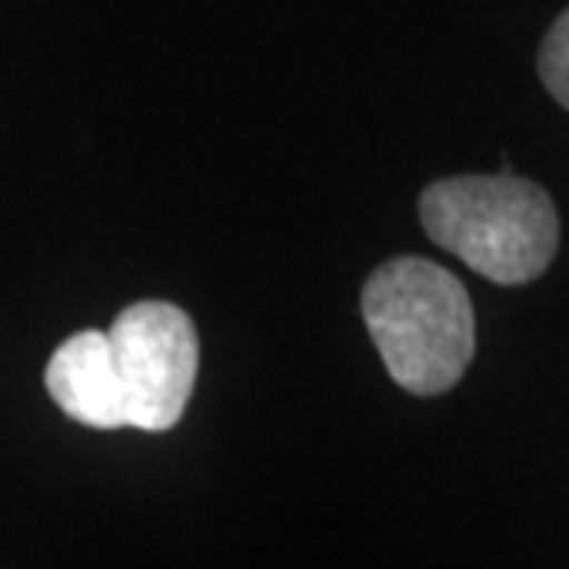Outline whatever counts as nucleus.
Here are the masks:
<instances>
[{
    "mask_svg": "<svg viewBox=\"0 0 569 569\" xmlns=\"http://www.w3.org/2000/svg\"><path fill=\"white\" fill-rule=\"evenodd\" d=\"M432 244L496 284L537 281L559 252V211L537 181L515 174L443 178L418 200Z\"/></svg>",
    "mask_w": 569,
    "mask_h": 569,
    "instance_id": "f03ea898",
    "label": "nucleus"
},
{
    "mask_svg": "<svg viewBox=\"0 0 569 569\" xmlns=\"http://www.w3.org/2000/svg\"><path fill=\"white\" fill-rule=\"evenodd\" d=\"M44 389L56 407L89 429H127L122 389L108 333L86 329L63 340L44 367Z\"/></svg>",
    "mask_w": 569,
    "mask_h": 569,
    "instance_id": "20e7f679",
    "label": "nucleus"
},
{
    "mask_svg": "<svg viewBox=\"0 0 569 569\" xmlns=\"http://www.w3.org/2000/svg\"><path fill=\"white\" fill-rule=\"evenodd\" d=\"M540 78L548 93L569 111V11L555 19V27L540 44Z\"/></svg>",
    "mask_w": 569,
    "mask_h": 569,
    "instance_id": "39448f33",
    "label": "nucleus"
},
{
    "mask_svg": "<svg viewBox=\"0 0 569 569\" xmlns=\"http://www.w3.org/2000/svg\"><path fill=\"white\" fill-rule=\"evenodd\" d=\"M127 429L167 432L181 422L200 370V340L174 303L127 307L108 329Z\"/></svg>",
    "mask_w": 569,
    "mask_h": 569,
    "instance_id": "7ed1b4c3",
    "label": "nucleus"
},
{
    "mask_svg": "<svg viewBox=\"0 0 569 569\" xmlns=\"http://www.w3.org/2000/svg\"><path fill=\"white\" fill-rule=\"evenodd\" d=\"M362 318L389 378L415 396L459 385L473 359V307L462 281L429 259L400 256L362 289Z\"/></svg>",
    "mask_w": 569,
    "mask_h": 569,
    "instance_id": "f257e3e1",
    "label": "nucleus"
}]
</instances>
